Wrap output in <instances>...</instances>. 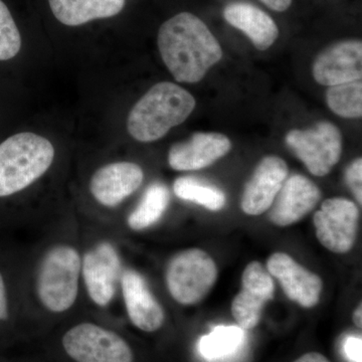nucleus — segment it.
<instances>
[{
	"instance_id": "nucleus-20",
	"label": "nucleus",
	"mask_w": 362,
	"mask_h": 362,
	"mask_svg": "<svg viewBox=\"0 0 362 362\" xmlns=\"http://www.w3.org/2000/svg\"><path fill=\"white\" fill-rule=\"evenodd\" d=\"M246 332L240 326H218L199 343V354L209 361L228 358L242 349Z\"/></svg>"
},
{
	"instance_id": "nucleus-24",
	"label": "nucleus",
	"mask_w": 362,
	"mask_h": 362,
	"mask_svg": "<svg viewBox=\"0 0 362 362\" xmlns=\"http://www.w3.org/2000/svg\"><path fill=\"white\" fill-rule=\"evenodd\" d=\"M21 37L11 11L0 0V61H8L21 51Z\"/></svg>"
},
{
	"instance_id": "nucleus-19",
	"label": "nucleus",
	"mask_w": 362,
	"mask_h": 362,
	"mask_svg": "<svg viewBox=\"0 0 362 362\" xmlns=\"http://www.w3.org/2000/svg\"><path fill=\"white\" fill-rule=\"evenodd\" d=\"M49 4L59 23L78 26L117 16L125 6V0H49Z\"/></svg>"
},
{
	"instance_id": "nucleus-26",
	"label": "nucleus",
	"mask_w": 362,
	"mask_h": 362,
	"mask_svg": "<svg viewBox=\"0 0 362 362\" xmlns=\"http://www.w3.org/2000/svg\"><path fill=\"white\" fill-rule=\"evenodd\" d=\"M345 356L352 362H362V339L361 337H350L345 340Z\"/></svg>"
},
{
	"instance_id": "nucleus-2",
	"label": "nucleus",
	"mask_w": 362,
	"mask_h": 362,
	"mask_svg": "<svg viewBox=\"0 0 362 362\" xmlns=\"http://www.w3.org/2000/svg\"><path fill=\"white\" fill-rule=\"evenodd\" d=\"M194 108V98L187 90L173 83H158L133 107L128 132L137 141H156L185 122Z\"/></svg>"
},
{
	"instance_id": "nucleus-12",
	"label": "nucleus",
	"mask_w": 362,
	"mask_h": 362,
	"mask_svg": "<svg viewBox=\"0 0 362 362\" xmlns=\"http://www.w3.org/2000/svg\"><path fill=\"white\" fill-rule=\"evenodd\" d=\"M313 76L317 83L328 87L361 80V40H344L326 47L314 61Z\"/></svg>"
},
{
	"instance_id": "nucleus-15",
	"label": "nucleus",
	"mask_w": 362,
	"mask_h": 362,
	"mask_svg": "<svg viewBox=\"0 0 362 362\" xmlns=\"http://www.w3.org/2000/svg\"><path fill=\"white\" fill-rule=\"evenodd\" d=\"M287 164L277 156L262 159L245 187L242 197V209L250 216H259L270 209L287 180Z\"/></svg>"
},
{
	"instance_id": "nucleus-5",
	"label": "nucleus",
	"mask_w": 362,
	"mask_h": 362,
	"mask_svg": "<svg viewBox=\"0 0 362 362\" xmlns=\"http://www.w3.org/2000/svg\"><path fill=\"white\" fill-rule=\"evenodd\" d=\"M165 277L173 299L180 304L192 305L211 291L218 278V268L202 250H185L169 261Z\"/></svg>"
},
{
	"instance_id": "nucleus-17",
	"label": "nucleus",
	"mask_w": 362,
	"mask_h": 362,
	"mask_svg": "<svg viewBox=\"0 0 362 362\" xmlns=\"http://www.w3.org/2000/svg\"><path fill=\"white\" fill-rule=\"evenodd\" d=\"M121 287L131 322L144 332H154L163 325V309L150 292L148 286L134 270L122 272Z\"/></svg>"
},
{
	"instance_id": "nucleus-13",
	"label": "nucleus",
	"mask_w": 362,
	"mask_h": 362,
	"mask_svg": "<svg viewBox=\"0 0 362 362\" xmlns=\"http://www.w3.org/2000/svg\"><path fill=\"white\" fill-rule=\"evenodd\" d=\"M320 199V189L313 181L304 175L290 176L272 204L269 218L278 226H291L310 213Z\"/></svg>"
},
{
	"instance_id": "nucleus-25",
	"label": "nucleus",
	"mask_w": 362,
	"mask_h": 362,
	"mask_svg": "<svg viewBox=\"0 0 362 362\" xmlns=\"http://www.w3.org/2000/svg\"><path fill=\"white\" fill-rule=\"evenodd\" d=\"M346 178L347 185L351 192H354V197L359 202V204H362V160L361 158H357L356 160L352 162L346 170Z\"/></svg>"
},
{
	"instance_id": "nucleus-8",
	"label": "nucleus",
	"mask_w": 362,
	"mask_h": 362,
	"mask_svg": "<svg viewBox=\"0 0 362 362\" xmlns=\"http://www.w3.org/2000/svg\"><path fill=\"white\" fill-rule=\"evenodd\" d=\"M358 207L343 197L326 199L314 214L316 237L323 247L345 254L354 247L358 230Z\"/></svg>"
},
{
	"instance_id": "nucleus-4",
	"label": "nucleus",
	"mask_w": 362,
	"mask_h": 362,
	"mask_svg": "<svg viewBox=\"0 0 362 362\" xmlns=\"http://www.w3.org/2000/svg\"><path fill=\"white\" fill-rule=\"evenodd\" d=\"M82 259L75 247L57 245L45 252L37 272L40 303L52 313H63L77 300Z\"/></svg>"
},
{
	"instance_id": "nucleus-7",
	"label": "nucleus",
	"mask_w": 362,
	"mask_h": 362,
	"mask_svg": "<svg viewBox=\"0 0 362 362\" xmlns=\"http://www.w3.org/2000/svg\"><path fill=\"white\" fill-rule=\"evenodd\" d=\"M286 143L315 176L327 175L341 157V133L334 124L326 121L311 129L290 131Z\"/></svg>"
},
{
	"instance_id": "nucleus-3",
	"label": "nucleus",
	"mask_w": 362,
	"mask_h": 362,
	"mask_svg": "<svg viewBox=\"0 0 362 362\" xmlns=\"http://www.w3.org/2000/svg\"><path fill=\"white\" fill-rule=\"evenodd\" d=\"M54 148L47 138L20 133L0 144V197L18 194L51 168Z\"/></svg>"
},
{
	"instance_id": "nucleus-23",
	"label": "nucleus",
	"mask_w": 362,
	"mask_h": 362,
	"mask_svg": "<svg viewBox=\"0 0 362 362\" xmlns=\"http://www.w3.org/2000/svg\"><path fill=\"white\" fill-rule=\"evenodd\" d=\"M328 106L343 118H361L362 115V82L352 81L331 86L326 93Z\"/></svg>"
},
{
	"instance_id": "nucleus-22",
	"label": "nucleus",
	"mask_w": 362,
	"mask_h": 362,
	"mask_svg": "<svg viewBox=\"0 0 362 362\" xmlns=\"http://www.w3.org/2000/svg\"><path fill=\"white\" fill-rule=\"evenodd\" d=\"M173 192L183 201L201 204L209 211H220L226 204L223 190L207 181L192 176L177 178L173 183Z\"/></svg>"
},
{
	"instance_id": "nucleus-28",
	"label": "nucleus",
	"mask_w": 362,
	"mask_h": 362,
	"mask_svg": "<svg viewBox=\"0 0 362 362\" xmlns=\"http://www.w3.org/2000/svg\"><path fill=\"white\" fill-rule=\"evenodd\" d=\"M261 1L273 11H279V13L287 11L292 4V0H261Z\"/></svg>"
},
{
	"instance_id": "nucleus-18",
	"label": "nucleus",
	"mask_w": 362,
	"mask_h": 362,
	"mask_svg": "<svg viewBox=\"0 0 362 362\" xmlns=\"http://www.w3.org/2000/svg\"><path fill=\"white\" fill-rule=\"evenodd\" d=\"M223 16L230 25L242 30L259 51H266L278 39V26L273 18L251 4H228L223 11Z\"/></svg>"
},
{
	"instance_id": "nucleus-9",
	"label": "nucleus",
	"mask_w": 362,
	"mask_h": 362,
	"mask_svg": "<svg viewBox=\"0 0 362 362\" xmlns=\"http://www.w3.org/2000/svg\"><path fill=\"white\" fill-rule=\"evenodd\" d=\"M82 271L92 301L100 307L108 306L122 275L120 257L113 245L108 242L100 243L86 252Z\"/></svg>"
},
{
	"instance_id": "nucleus-29",
	"label": "nucleus",
	"mask_w": 362,
	"mask_h": 362,
	"mask_svg": "<svg viewBox=\"0 0 362 362\" xmlns=\"http://www.w3.org/2000/svg\"><path fill=\"white\" fill-rule=\"evenodd\" d=\"M294 362H330L326 358L325 356H322L318 352H309V354H304L301 357L295 361Z\"/></svg>"
},
{
	"instance_id": "nucleus-1",
	"label": "nucleus",
	"mask_w": 362,
	"mask_h": 362,
	"mask_svg": "<svg viewBox=\"0 0 362 362\" xmlns=\"http://www.w3.org/2000/svg\"><path fill=\"white\" fill-rule=\"evenodd\" d=\"M159 52L171 75L181 83H197L223 58L218 40L201 18L181 13L166 21L157 37Z\"/></svg>"
},
{
	"instance_id": "nucleus-16",
	"label": "nucleus",
	"mask_w": 362,
	"mask_h": 362,
	"mask_svg": "<svg viewBox=\"0 0 362 362\" xmlns=\"http://www.w3.org/2000/svg\"><path fill=\"white\" fill-rule=\"evenodd\" d=\"M232 142L220 133H195L187 141L176 143L169 150L168 163L178 171L199 170L226 156Z\"/></svg>"
},
{
	"instance_id": "nucleus-27",
	"label": "nucleus",
	"mask_w": 362,
	"mask_h": 362,
	"mask_svg": "<svg viewBox=\"0 0 362 362\" xmlns=\"http://www.w3.org/2000/svg\"><path fill=\"white\" fill-rule=\"evenodd\" d=\"M8 318V301H7V293L6 283L0 273V323L6 321Z\"/></svg>"
},
{
	"instance_id": "nucleus-14",
	"label": "nucleus",
	"mask_w": 362,
	"mask_h": 362,
	"mask_svg": "<svg viewBox=\"0 0 362 362\" xmlns=\"http://www.w3.org/2000/svg\"><path fill=\"white\" fill-rule=\"evenodd\" d=\"M142 168L132 162H114L98 169L90 182L94 199L102 206H119L142 185Z\"/></svg>"
},
{
	"instance_id": "nucleus-10",
	"label": "nucleus",
	"mask_w": 362,
	"mask_h": 362,
	"mask_svg": "<svg viewBox=\"0 0 362 362\" xmlns=\"http://www.w3.org/2000/svg\"><path fill=\"white\" fill-rule=\"evenodd\" d=\"M275 291L273 278L259 262H252L245 269L242 277V290L233 299L232 314L242 329L256 327L262 318L267 302Z\"/></svg>"
},
{
	"instance_id": "nucleus-21",
	"label": "nucleus",
	"mask_w": 362,
	"mask_h": 362,
	"mask_svg": "<svg viewBox=\"0 0 362 362\" xmlns=\"http://www.w3.org/2000/svg\"><path fill=\"white\" fill-rule=\"evenodd\" d=\"M170 194L160 182H154L143 194L141 201L128 218V226L134 230L150 228L160 220L168 209Z\"/></svg>"
},
{
	"instance_id": "nucleus-30",
	"label": "nucleus",
	"mask_w": 362,
	"mask_h": 362,
	"mask_svg": "<svg viewBox=\"0 0 362 362\" xmlns=\"http://www.w3.org/2000/svg\"><path fill=\"white\" fill-rule=\"evenodd\" d=\"M354 322L359 329L362 327V307L361 304L356 309L354 313Z\"/></svg>"
},
{
	"instance_id": "nucleus-6",
	"label": "nucleus",
	"mask_w": 362,
	"mask_h": 362,
	"mask_svg": "<svg viewBox=\"0 0 362 362\" xmlns=\"http://www.w3.org/2000/svg\"><path fill=\"white\" fill-rule=\"evenodd\" d=\"M62 344L76 362L134 361L132 349L122 337L95 323H80L70 328Z\"/></svg>"
},
{
	"instance_id": "nucleus-11",
	"label": "nucleus",
	"mask_w": 362,
	"mask_h": 362,
	"mask_svg": "<svg viewBox=\"0 0 362 362\" xmlns=\"http://www.w3.org/2000/svg\"><path fill=\"white\" fill-rule=\"evenodd\" d=\"M267 270L282 286L283 291L292 301L304 308L318 304L323 282L318 275L307 270L285 252H275L267 262Z\"/></svg>"
}]
</instances>
